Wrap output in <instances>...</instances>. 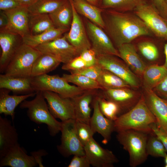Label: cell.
<instances>
[{"label": "cell", "mask_w": 167, "mask_h": 167, "mask_svg": "<svg viewBox=\"0 0 167 167\" xmlns=\"http://www.w3.org/2000/svg\"><path fill=\"white\" fill-rule=\"evenodd\" d=\"M102 69L103 68L97 63L93 66L86 67L82 69L70 72L71 74L83 75L96 80Z\"/></svg>", "instance_id": "40"}, {"label": "cell", "mask_w": 167, "mask_h": 167, "mask_svg": "<svg viewBox=\"0 0 167 167\" xmlns=\"http://www.w3.org/2000/svg\"><path fill=\"white\" fill-rule=\"evenodd\" d=\"M91 165L94 167H113L119 160L112 151L102 147L93 138L84 147Z\"/></svg>", "instance_id": "13"}, {"label": "cell", "mask_w": 167, "mask_h": 167, "mask_svg": "<svg viewBox=\"0 0 167 167\" xmlns=\"http://www.w3.org/2000/svg\"><path fill=\"white\" fill-rule=\"evenodd\" d=\"M8 19L6 15L3 11H0V28H4L7 24Z\"/></svg>", "instance_id": "49"}, {"label": "cell", "mask_w": 167, "mask_h": 167, "mask_svg": "<svg viewBox=\"0 0 167 167\" xmlns=\"http://www.w3.org/2000/svg\"><path fill=\"white\" fill-rule=\"evenodd\" d=\"M69 30L53 28L36 35L31 34L22 38L23 43L33 48L62 36Z\"/></svg>", "instance_id": "27"}, {"label": "cell", "mask_w": 167, "mask_h": 167, "mask_svg": "<svg viewBox=\"0 0 167 167\" xmlns=\"http://www.w3.org/2000/svg\"><path fill=\"white\" fill-rule=\"evenodd\" d=\"M14 34L5 32H0V45L1 54L0 58V71L5 70L16 51L22 43H21L17 36Z\"/></svg>", "instance_id": "19"}, {"label": "cell", "mask_w": 167, "mask_h": 167, "mask_svg": "<svg viewBox=\"0 0 167 167\" xmlns=\"http://www.w3.org/2000/svg\"><path fill=\"white\" fill-rule=\"evenodd\" d=\"M156 89L161 94L167 97V76L156 85Z\"/></svg>", "instance_id": "48"}, {"label": "cell", "mask_w": 167, "mask_h": 167, "mask_svg": "<svg viewBox=\"0 0 167 167\" xmlns=\"http://www.w3.org/2000/svg\"><path fill=\"white\" fill-rule=\"evenodd\" d=\"M165 167H167V164H166Z\"/></svg>", "instance_id": "54"}, {"label": "cell", "mask_w": 167, "mask_h": 167, "mask_svg": "<svg viewBox=\"0 0 167 167\" xmlns=\"http://www.w3.org/2000/svg\"><path fill=\"white\" fill-rule=\"evenodd\" d=\"M121 58L132 70L139 74H143L145 65L138 54L134 45L131 43L118 47Z\"/></svg>", "instance_id": "25"}, {"label": "cell", "mask_w": 167, "mask_h": 167, "mask_svg": "<svg viewBox=\"0 0 167 167\" xmlns=\"http://www.w3.org/2000/svg\"><path fill=\"white\" fill-rule=\"evenodd\" d=\"M61 63L58 59L51 55L42 54L33 64L31 77L47 74L56 69Z\"/></svg>", "instance_id": "29"}, {"label": "cell", "mask_w": 167, "mask_h": 167, "mask_svg": "<svg viewBox=\"0 0 167 167\" xmlns=\"http://www.w3.org/2000/svg\"><path fill=\"white\" fill-rule=\"evenodd\" d=\"M164 54L165 56V61L164 66L167 68V42L164 45Z\"/></svg>", "instance_id": "51"}, {"label": "cell", "mask_w": 167, "mask_h": 167, "mask_svg": "<svg viewBox=\"0 0 167 167\" xmlns=\"http://www.w3.org/2000/svg\"><path fill=\"white\" fill-rule=\"evenodd\" d=\"M28 26L30 34L33 35L55 28L48 14H29Z\"/></svg>", "instance_id": "30"}, {"label": "cell", "mask_w": 167, "mask_h": 167, "mask_svg": "<svg viewBox=\"0 0 167 167\" xmlns=\"http://www.w3.org/2000/svg\"><path fill=\"white\" fill-rule=\"evenodd\" d=\"M149 91L144 98L146 103L156 118L157 126L167 135V100Z\"/></svg>", "instance_id": "18"}, {"label": "cell", "mask_w": 167, "mask_h": 167, "mask_svg": "<svg viewBox=\"0 0 167 167\" xmlns=\"http://www.w3.org/2000/svg\"><path fill=\"white\" fill-rule=\"evenodd\" d=\"M31 85L35 92L47 91L58 93L61 96L72 98L87 91L69 84L58 75L47 74L31 77Z\"/></svg>", "instance_id": "6"}, {"label": "cell", "mask_w": 167, "mask_h": 167, "mask_svg": "<svg viewBox=\"0 0 167 167\" xmlns=\"http://www.w3.org/2000/svg\"><path fill=\"white\" fill-rule=\"evenodd\" d=\"M114 56L104 55L96 56L97 63L103 68L121 78L129 85L138 87L139 83L135 75L125 64Z\"/></svg>", "instance_id": "15"}, {"label": "cell", "mask_w": 167, "mask_h": 167, "mask_svg": "<svg viewBox=\"0 0 167 167\" xmlns=\"http://www.w3.org/2000/svg\"><path fill=\"white\" fill-rule=\"evenodd\" d=\"M42 92L49 111L55 118L62 122L75 119L74 104L71 98L63 97L51 91Z\"/></svg>", "instance_id": "11"}, {"label": "cell", "mask_w": 167, "mask_h": 167, "mask_svg": "<svg viewBox=\"0 0 167 167\" xmlns=\"http://www.w3.org/2000/svg\"><path fill=\"white\" fill-rule=\"evenodd\" d=\"M80 56L85 62L87 67L97 64L96 55L95 51L92 48L83 51Z\"/></svg>", "instance_id": "42"}, {"label": "cell", "mask_w": 167, "mask_h": 167, "mask_svg": "<svg viewBox=\"0 0 167 167\" xmlns=\"http://www.w3.org/2000/svg\"><path fill=\"white\" fill-rule=\"evenodd\" d=\"M61 144L57 146L59 152L63 156L72 155H85L84 147L78 137L75 119L62 122Z\"/></svg>", "instance_id": "7"}, {"label": "cell", "mask_w": 167, "mask_h": 167, "mask_svg": "<svg viewBox=\"0 0 167 167\" xmlns=\"http://www.w3.org/2000/svg\"><path fill=\"white\" fill-rule=\"evenodd\" d=\"M143 74L146 83L152 87L157 85L167 76V68L164 65H152L146 67Z\"/></svg>", "instance_id": "34"}, {"label": "cell", "mask_w": 167, "mask_h": 167, "mask_svg": "<svg viewBox=\"0 0 167 167\" xmlns=\"http://www.w3.org/2000/svg\"><path fill=\"white\" fill-rule=\"evenodd\" d=\"M102 95H100L106 99L112 101L117 104L120 108L124 109L135 105V94L124 88H117L103 89Z\"/></svg>", "instance_id": "26"}, {"label": "cell", "mask_w": 167, "mask_h": 167, "mask_svg": "<svg viewBox=\"0 0 167 167\" xmlns=\"http://www.w3.org/2000/svg\"><path fill=\"white\" fill-rule=\"evenodd\" d=\"M96 81L102 87V89L125 88L129 85L120 77L103 68Z\"/></svg>", "instance_id": "32"}, {"label": "cell", "mask_w": 167, "mask_h": 167, "mask_svg": "<svg viewBox=\"0 0 167 167\" xmlns=\"http://www.w3.org/2000/svg\"><path fill=\"white\" fill-rule=\"evenodd\" d=\"M117 133L118 141L129 154L130 166L136 167L143 163L148 156L146 150L148 134L132 129Z\"/></svg>", "instance_id": "4"}, {"label": "cell", "mask_w": 167, "mask_h": 167, "mask_svg": "<svg viewBox=\"0 0 167 167\" xmlns=\"http://www.w3.org/2000/svg\"><path fill=\"white\" fill-rule=\"evenodd\" d=\"M96 96L93 101V112L89 125L94 133L97 132L102 136L103 138L102 143L106 144L111 139L112 132L115 131L114 121L107 118L102 113Z\"/></svg>", "instance_id": "16"}, {"label": "cell", "mask_w": 167, "mask_h": 167, "mask_svg": "<svg viewBox=\"0 0 167 167\" xmlns=\"http://www.w3.org/2000/svg\"><path fill=\"white\" fill-rule=\"evenodd\" d=\"M21 6L28 8L34 4L37 0H16Z\"/></svg>", "instance_id": "50"}, {"label": "cell", "mask_w": 167, "mask_h": 167, "mask_svg": "<svg viewBox=\"0 0 167 167\" xmlns=\"http://www.w3.org/2000/svg\"><path fill=\"white\" fill-rule=\"evenodd\" d=\"M10 91L6 89L0 88V113L10 116L13 120L17 106L28 98L35 96L36 92L21 95H11L9 94Z\"/></svg>", "instance_id": "22"}, {"label": "cell", "mask_w": 167, "mask_h": 167, "mask_svg": "<svg viewBox=\"0 0 167 167\" xmlns=\"http://www.w3.org/2000/svg\"><path fill=\"white\" fill-rule=\"evenodd\" d=\"M35 48L42 54L54 57L63 64L68 62L79 56L81 53L68 42L66 37V33L58 38Z\"/></svg>", "instance_id": "9"}, {"label": "cell", "mask_w": 167, "mask_h": 167, "mask_svg": "<svg viewBox=\"0 0 167 167\" xmlns=\"http://www.w3.org/2000/svg\"><path fill=\"white\" fill-rule=\"evenodd\" d=\"M100 110L107 118L113 121L120 116L121 109L114 102L108 100L101 95H97Z\"/></svg>", "instance_id": "36"}, {"label": "cell", "mask_w": 167, "mask_h": 167, "mask_svg": "<svg viewBox=\"0 0 167 167\" xmlns=\"http://www.w3.org/2000/svg\"><path fill=\"white\" fill-rule=\"evenodd\" d=\"M92 91H87L71 98L74 104L75 119L88 124L91 118L90 105L96 96Z\"/></svg>", "instance_id": "21"}, {"label": "cell", "mask_w": 167, "mask_h": 167, "mask_svg": "<svg viewBox=\"0 0 167 167\" xmlns=\"http://www.w3.org/2000/svg\"><path fill=\"white\" fill-rule=\"evenodd\" d=\"M84 22L91 48L95 51L96 56L111 55L120 57L118 50L103 29L86 18H84Z\"/></svg>", "instance_id": "8"}, {"label": "cell", "mask_w": 167, "mask_h": 167, "mask_svg": "<svg viewBox=\"0 0 167 167\" xmlns=\"http://www.w3.org/2000/svg\"><path fill=\"white\" fill-rule=\"evenodd\" d=\"M102 15L104 29L117 47L131 43L138 37L152 35L145 24L135 14L103 10Z\"/></svg>", "instance_id": "1"}, {"label": "cell", "mask_w": 167, "mask_h": 167, "mask_svg": "<svg viewBox=\"0 0 167 167\" xmlns=\"http://www.w3.org/2000/svg\"><path fill=\"white\" fill-rule=\"evenodd\" d=\"M167 4V0H165Z\"/></svg>", "instance_id": "55"}, {"label": "cell", "mask_w": 167, "mask_h": 167, "mask_svg": "<svg viewBox=\"0 0 167 167\" xmlns=\"http://www.w3.org/2000/svg\"><path fill=\"white\" fill-rule=\"evenodd\" d=\"M152 4L167 22V4L165 0H151Z\"/></svg>", "instance_id": "44"}, {"label": "cell", "mask_w": 167, "mask_h": 167, "mask_svg": "<svg viewBox=\"0 0 167 167\" xmlns=\"http://www.w3.org/2000/svg\"><path fill=\"white\" fill-rule=\"evenodd\" d=\"M49 15L55 28L69 30L72 20L73 11L69 0Z\"/></svg>", "instance_id": "28"}, {"label": "cell", "mask_w": 167, "mask_h": 167, "mask_svg": "<svg viewBox=\"0 0 167 167\" xmlns=\"http://www.w3.org/2000/svg\"><path fill=\"white\" fill-rule=\"evenodd\" d=\"M67 0H37L28 8L31 15L49 14L57 10Z\"/></svg>", "instance_id": "33"}, {"label": "cell", "mask_w": 167, "mask_h": 167, "mask_svg": "<svg viewBox=\"0 0 167 167\" xmlns=\"http://www.w3.org/2000/svg\"><path fill=\"white\" fill-rule=\"evenodd\" d=\"M75 127L78 138L84 147L88 142L93 138L95 133L89 124L76 120Z\"/></svg>", "instance_id": "38"}, {"label": "cell", "mask_w": 167, "mask_h": 167, "mask_svg": "<svg viewBox=\"0 0 167 167\" xmlns=\"http://www.w3.org/2000/svg\"><path fill=\"white\" fill-rule=\"evenodd\" d=\"M87 67L86 64L80 55L73 58L68 62L64 64L62 70L71 72Z\"/></svg>", "instance_id": "41"}, {"label": "cell", "mask_w": 167, "mask_h": 167, "mask_svg": "<svg viewBox=\"0 0 167 167\" xmlns=\"http://www.w3.org/2000/svg\"><path fill=\"white\" fill-rule=\"evenodd\" d=\"M156 120L148 108L143 97L131 109L120 115L114 121L115 131L134 130L153 134L150 125Z\"/></svg>", "instance_id": "2"}, {"label": "cell", "mask_w": 167, "mask_h": 167, "mask_svg": "<svg viewBox=\"0 0 167 167\" xmlns=\"http://www.w3.org/2000/svg\"><path fill=\"white\" fill-rule=\"evenodd\" d=\"M41 54L35 48L22 43L10 60L4 74L15 77H31L33 64Z\"/></svg>", "instance_id": "5"}, {"label": "cell", "mask_w": 167, "mask_h": 167, "mask_svg": "<svg viewBox=\"0 0 167 167\" xmlns=\"http://www.w3.org/2000/svg\"><path fill=\"white\" fill-rule=\"evenodd\" d=\"M73 18L69 32L66 33L68 42L81 53L86 49L91 48V45L88 38L84 23L75 10L71 1Z\"/></svg>", "instance_id": "14"}, {"label": "cell", "mask_w": 167, "mask_h": 167, "mask_svg": "<svg viewBox=\"0 0 167 167\" xmlns=\"http://www.w3.org/2000/svg\"><path fill=\"white\" fill-rule=\"evenodd\" d=\"M31 77H15L1 74L0 75V88H5L14 93L24 94L35 92L31 85Z\"/></svg>", "instance_id": "24"}, {"label": "cell", "mask_w": 167, "mask_h": 167, "mask_svg": "<svg viewBox=\"0 0 167 167\" xmlns=\"http://www.w3.org/2000/svg\"><path fill=\"white\" fill-rule=\"evenodd\" d=\"M73 5L80 15L96 25L104 29L105 23L102 13L104 9L94 5L85 0H71Z\"/></svg>", "instance_id": "23"}, {"label": "cell", "mask_w": 167, "mask_h": 167, "mask_svg": "<svg viewBox=\"0 0 167 167\" xmlns=\"http://www.w3.org/2000/svg\"><path fill=\"white\" fill-rule=\"evenodd\" d=\"M134 11L152 33L167 39V22L152 4L146 2L138 6Z\"/></svg>", "instance_id": "10"}, {"label": "cell", "mask_w": 167, "mask_h": 167, "mask_svg": "<svg viewBox=\"0 0 167 167\" xmlns=\"http://www.w3.org/2000/svg\"><path fill=\"white\" fill-rule=\"evenodd\" d=\"M91 165L89 160L84 155H74L68 167H89Z\"/></svg>", "instance_id": "43"}, {"label": "cell", "mask_w": 167, "mask_h": 167, "mask_svg": "<svg viewBox=\"0 0 167 167\" xmlns=\"http://www.w3.org/2000/svg\"><path fill=\"white\" fill-rule=\"evenodd\" d=\"M150 134L146 145L148 155L165 158L167 155V151L163 144L154 133Z\"/></svg>", "instance_id": "37"}, {"label": "cell", "mask_w": 167, "mask_h": 167, "mask_svg": "<svg viewBox=\"0 0 167 167\" xmlns=\"http://www.w3.org/2000/svg\"><path fill=\"white\" fill-rule=\"evenodd\" d=\"M18 134L11 121L0 116V159L17 143Z\"/></svg>", "instance_id": "20"}, {"label": "cell", "mask_w": 167, "mask_h": 167, "mask_svg": "<svg viewBox=\"0 0 167 167\" xmlns=\"http://www.w3.org/2000/svg\"><path fill=\"white\" fill-rule=\"evenodd\" d=\"M89 3L98 6L99 5L100 0H85Z\"/></svg>", "instance_id": "52"}, {"label": "cell", "mask_w": 167, "mask_h": 167, "mask_svg": "<svg viewBox=\"0 0 167 167\" xmlns=\"http://www.w3.org/2000/svg\"><path fill=\"white\" fill-rule=\"evenodd\" d=\"M3 11L7 16L8 23L4 28L0 29V32L12 33L22 38L30 34L28 26L29 14L28 8L20 6Z\"/></svg>", "instance_id": "12"}, {"label": "cell", "mask_w": 167, "mask_h": 167, "mask_svg": "<svg viewBox=\"0 0 167 167\" xmlns=\"http://www.w3.org/2000/svg\"><path fill=\"white\" fill-rule=\"evenodd\" d=\"M147 2L146 0H102V9L126 12L134 11L139 6Z\"/></svg>", "instance_id": "31"}, {"label": "cell", "mask_w": 167, "mask_h": 167, "mask_svg": "<svg viewBox=\"0 0 167 167\" xmlns=\"http://www.w3.org/2000/svg\"><path fill=\"white\" fill-rule=\"evenodd\" d=\"M153 133L163 144L167 151V135L154 123L150 125Z\"/></svg>", "instance_id": "45"}, {"label": "cell", "mask_w": 167, "mask_h": 167, "mask_svg": "<svg viewBox=\"0 0 167 167\" xmlns=\"http://www.w3.org/2000/svg\"><path fill=\"white\" fill-rule=\"evenodd\" d=\"M36 92L33 100H25L20 103V107L27 109L28 116L32 121L37 124H46L50 135L54 136L60 131L62 122L57 121L50 113L43 92Z\"/></svg>", "instance_id": "3"}, {"label": "cell", "mask_w": 167, "mask_h": 167, "mask_svg": "<svg viewBox=\"0 0 167 167\" xmlns=\"http://www.w3.org/2000/svg\"><path fill=\"white\" fill-rule=\"evenodd\" d=\"M20 6L16 0H0V10L1 11L10 10Z\"/></svg>", "instance_id": "46"}, {"label": "cell", "mask_w": 167, "mask_h": 167, "mask_svg": "<svg viewBox=\"0 0 167 167\" xmlns=\"http://www.w3.org/2000/svg\"><path fill=\"white\" fill-rule=\"evenodd\" d=\"M38 165L34 157L28 155L18 143L0 159V167H33Z\"/></svg>", "instance_id": "17"}, {"label": "cell", "mask_w": 167, "mask_h": 167, "mask_svg": "<svg viewBox=\"0 0 167 167\" xmlns=\"http://www.w3.org/2000/svg\"><path fill=\"white\" fill-rule=\"evenodd\" d=\"M165 163L166 164H167V155L165 157Z\"/></svg>", "instance_id": "53"}, {"label": "cell", "mask_w": 167, "mask_h": 167, "mask_svg": "<svg viewBox=\"0 0 167 167\" xmlns=\"http://www.w3.org/2000/svg\"><path fill=\"white\" fill-rule=\"evenodd\" d=\"M62 77L68 83H73L85 91L102 89L96 80L83 75L71 73L64 74Z\"/></svg>", "instance_id": "35"}, {"label": "cell", "mask_w": 167, "mask_h": 167, "mask_svg": "<svg viewBox=\"0 0 167 167\" xmlns=\"http://www.w3.org/2000/svg\"><path fill=\"white\" fill-rule=\"evenodd\" d=\"M47 154L48 153L46 152L43 149L31 152V155L34 157L39 167H44L42 163V157Z\"/></svg>", "instance_id": "47"}, {"label": "cell", "mask_w": 167, "mask_h": 167, "mask_svg": "<svg viewBox=\"0 0 167 167\" xmlns=\"http://www.w3.org/2000/svg\"><path fill=\"white\" fill-rule=\"evenodd\" d=\"M137 46L141 54L148 60L153 61L158 58V49L153 43L148 41H142L139 43Z\"/></svg>", "instance_id": "39"}]
</instances>
